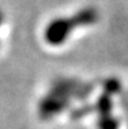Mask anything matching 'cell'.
<instances>
[{
  "mask_svg": "<svg viewBox=\"0 0 128 129\" xmlns=\"http://www.w3.org/2000/svg\"><path fill=\"white\" fill-rule=\"evenodd\" d=\"M119 119L113 115V114H108V115H102L97 118V128L98 129H119Z\"/></svg>",
  "mask_w": 128,
  "mask_h": 129,
  "instance_id": "cell-5",
  "label": "cell"
},
{
  "mask_svg": "<svg viewBox=\"0 0 128 129\" xmlns=\"http://www.w3.org/2000/svg\"><path fill=\"white\" fill-rule=\"evenodd\" d=\"M103 89L106 94L108 95H113V94H119L121 90H122V85H121V82L116 78H108L103 82Z\"/></svg>",
  "mask_w": 128,
  "mask_h": 129,
  "instance_id": "cell-6",
  "label": "cell"
},
{
  "mask_svg": "<svg viewBox=\"0 0 128 129\" xmlns=\"http://www.w3.org/2000/svg\"><path fill=\"white\" fill-rule=\"evenodd\" d=\"M121 104H122V108L126 109L127 117H128V91L122 93V95H121Z\"/></svg>",
  "mask_w": 128,
  "mask_h": 129,
  "instance_id": "cell-8",
  "label": "cell"
},
{
  "mask_svg": "<svg viewBox=\"0 0 128 129\" xmlns=\"http://www.w3.org/2000/svg\"><path fill=\"white\" fill-rule=\"evenodd\" d=\"M70 105V102L58 94H54L52 91H48L45 96H43L38 105L39 115L43 119H50L55 115H59L65 109H68Z\"/></svg>",
  "mask_w": 128,
  "mask_h": 129,
  "instance_id": "cell-3",
  "label": "cell"
},
{
  "mask_svg": "<svg viewBox=\"0 0 128 129\" xmlns=\"http://www.w3.org/2000/svg\"><path fill=\"white\" fill-rule=\"evenodd\" d=\"M94 90V84L81 82L78 79L73 78H57L53 80L49 91L58 94L69 102L72 99L74 100H85Z\"/></svg>",
  "mask_w": 128,
  "mask_h": 129,
  "instance_id": "cell-2",
  "label": "cell"
},
{
  "mask_svg": "<svg viewBox=\"0 0 128 129\" xmlns=\"http://www.w3.org/2000/svg\"><path fill=\"white\" fill-rule=\"evenodd\" d=\"M94 107V113L98 115V117H102V115H108V114H112V109H113V100L111 98V95L106 94V93H102L95 103L93 104Z\"/></svg>",
  "mask_w": 128,
  "mask_h": 129,
  "instance_id": "cell-4",
  "label": "cell"
},
{
  "mask_svg": "<svg viewBox=\"0 0 128 129\" xmlns=\"http://www.w3.org/2000/svg\"><path fill=\"white\" fill-rule=\"evenodd\" d=\"M1 20H3V15H1V13H0V24H1Z\"/></svg>",
  "mask_w": 128,
  "mask_h": 129,
  "instance_id": "cell-9",
  "label": "cell"
},
{
  "mask_svg": "<svg viewBox=\"0 0 128 129\" xmlns=\"http://www.w3.org/2000/svg\"><path fill=\"white\" fill-rule=\"evenodd\" d=\"M94 113V107H93V104H82V105H79V107H77L73 112H72V114H70V117L73 118V119H82V118H84L87 115H89V114H93Z\"/></svg>",
  "mask_w": 128,
  "mask_h": 129,
  "instance_id": "cell-7",
  "label": "cell"
},
{
  "mask_svg": "<svg viewBox=\"0 0 128 129\" xmlns=\"http://www.w3.org/2000/svg\"><path fill=\"white\" fill-rule=\"evenodd\" d=\"M99 20V13L93 6H85L70 16H59L48 23L44 29V39L49 45H60L73 30L94 25Z\"/></svg>",
  "mask_w": 128,
  "mask_h": 129,
  "instance_id": "cell-1",
  "label": "cell"
}]
</instances>
